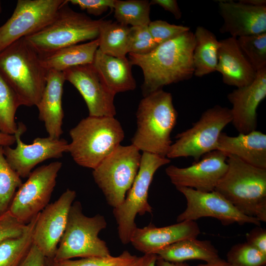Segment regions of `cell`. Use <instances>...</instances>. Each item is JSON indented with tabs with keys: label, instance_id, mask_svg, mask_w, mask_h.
<instances>
[{
	"label": "cell",
	"instance_id": "38",
	"mask_svg": "<svg viewBox=\"0 0 266 266\" xmlns=\"http://www.w3.org/2000/svg\"><path fill=\"white\" fill-rule=\"evenodd\" d=\"M27 228V224L20 222L8 210L0 215V243L8 238L21 236Z\"/></svg>",
	"mask_w": 266,
	"mask_h": 266
},
{
	"label": "cell",
	"instance_id": "21",
	"mask_svg": "<svg viewBox=\"0 0 266 266\" xmlns=\"http://www.w3.org/2000/svg\"><path fill=\"white\" fill-rule=\"evenodd\" d=\"M216 71L222 74L225 84L236 88L251 84L257 72L241 50L237 38L232 36L220 40Z\"/></svg>",
	"mask_w": 266,
	"mask_h": 266
},
{
	"label": "cell",
	"instance_id": "25",
	"mask_svg": "<svg viewBox=\"0 0 266 266\" xmlns=\"http://www.w3.org/2000/svg\"><path fill=\"white\" fill-rule=\"evenodd\" d=\"M158 257L170 262H184L199 260L210 262L220 258L218 250L209 240L197 237L188 238L175 242L158 251Z\"/></svg>",
	"mask_w": 266,
	"mask_h": 266
},
{
	"label": "cell",
	"instance_id": "36",
	"mask_svg": "<svg viewBox=\"0 0 266 266\" xmlns=\"http://www.w3.org/2000/svg\"><path fill=\"white\" fill-rule=\"evenodd\" d=\"M158 46L150 34L148 26L130 27L129 53L145 55Z\"/></svg>",
	"mask_w": 266,
	"mask_h": 266
},
{
	"label": "cell",
	"instance_id": "18",
	"mask_svg": "<svg viewBox=\"0 0 266 266\" xmlns=\"http://www.w3.org/2000/svg\"><path fill=\"white\" fill-rule=\"evenodd\" d=\"M266 97V68L256 72L254 81L249 85L237 88L228 94L232 105V123L239 133L246 134L256 130L257 110Z\"/></svg>",
	"mask_w": 266,
	"mask_h": 266
},
{
	"label": "cell",
	"instance_id": "5",
	"mask_svg": "<svg viewBox=\"0 0 266 266\" xmlns=\"http://www.w3.org/2000/svg\"><path fill=\"white\" fill-rule=\"evenodd\" d=\"M69 152L78 165L94 169L124 139L120 123L114 117L90 116L82 119L69 132Z\"/></svg>",
	"mask_w": 266,
	"mask_h": 266
},
{
	"label": "cell",
	"instance_id": "10",
	"mask_svg": "<svg viewBox=\"0 0 266 266\" xmlns=\"http://www.w3.org/2000/svg\"><path fill=\"white\" fill-rule=\"evenodd\" d=\"M232 120L231 109L227 107L215 105L207 109L191 128L176 135L166 158L191 157L198 161L205 154L216 150L219 136Z\"/></svg>",
	"mask_w": 266,
	"mask_h": 266
},
{
	"label": "cell",
	"instance_id": "11",
	"mask_svg": "<svg viewBox=\"0 0 266 266\" xmlns=\"http://www.w3.org/2000/svg\"><path fill=\"white\" fill-rule=\"evenodd\" d=\"M62 163L56 161L32 171L16 192L8 211L27 225L48 204Z\"/></svg>",
	"mask_w": 266,
	"mask_h": 266
},
{
	"label": "cell",
	"instance_id": "7",
	"mask_svg": "<svg viewBox=\"0 0 266 266\" xmlns=\"http://www.w3.org/2000/svg\"><path fill=\"white\" fill-rule=\"evenodd\" d=\"M106 226L103 216L98 214L88 217L83 213L81 202L74 201L53 260L57 263L74 258L111 255L106 243L99 237L100 232Z\"/></svg>",
	"mask_w": 266,
	"mask_h": 266
},
{
	"label": "cell",
	"instance_id": "42",
	"mask_svg": "<svg viewBox=\"0 0 266 266\" xmlns=\"http://www.w3.org/2000/svg\"><path fill=\"white\" fill-rule=\"evenodd\" d=\"M150 3L151 5H159L165 10L171 13L176 19H180L182 17V12L175 0H152Z\"/></svg>",
	"mask_w": 266,
	"mask_h": 266
},
{
	"label": "cell",
	"instance_id": "3",
	"mask_svg": "<svg viewBox=\"0 0 266 266\" xmlns=\"http://www.w3.org/2000/svg\"><path fill=\"white\" fill-rule=\"evenodd\" d=\"M47 72L41 58L24 37L0 52V74L21 105H37L46 85Z\"/></svg>",
	"mask_w": 266,
	"mask_h": 266
},
{
	"label": "cell",
	"instance_id": "35",
	"mask_svg": "<svg viewBox=\"0 0 266 266\" xmlns=\"http://www.w3.org/2000/svg\"><path fill=\"white\" fill-rule=\"evenodd\" d=\"M227 262L232 266H265L266 255L247 242L234 245L227 255Z\"/></svg>",
	"mask_w": 266,
	"mask_h": 266
},
{
	"label": "cell",
	"instance_id": "43",
	"mask_svg": "<svg viewBox=\"0 0 266 266\" xmlns=\"http://www.w3.org/2000/svg\"><path fill=\"white\" fill-rule=\"evenodd\" d=\"M157 259L156 254H144L134 266H156Z\"/></svg>",
	"mask_w": 266,
	"mask_h": 266
},
{
	"label": "cell",
	"instance_id": "37",
	"mask_svg": "<svg viewBox=\"0 0 266 266\" xmlns=\"http://www.w3.org/2000/svg\"><path fill=\"white\" fill-rule=\"evenodd\" d=\"M148 29L154 41L159 45L188 32L190 28L183 25L170 24L166 21H151Z\"/></svg>",
	"mask_w": 266,
	"mask_h": 266
},
{
	"label": "cell",
	"instance_id": "28",
	"mask_svg": "<svg viewBox=\"0 0 266 266\" xmlns=\"http://www.w3.org/2000/svg\"><path fill=\"white\" fill-rule=\"evenodd\" d=\"M130 27L117 21L102 20L100 27L99 50L117 58L129 53Z\"/></svg>",
	"mask_w": 266,
	"mask_h": 266
},
{
	"label": "cell",
	"instance_id": "48",
	"mask_svg": "<svg viewBox=\"0 0 266 266\" xmlns=\"http://www.w3.org/2000/svg\"><path fill=\"white\" fill-rule=\"evenodd\" d=\"M47 266H59L53 259L47 258Z\"/></svg>",
	"mask_w": 266,
	"mask_h": 266
},
{
	"label": "cell",
	"instance_id": "31",
	"mask_svg": "<svg viewBox=\"0 0 266 266\" xmlns=\"http://www.w3.org/2000/svg\"><path fill=\"white\" fill-rule=\"evenodd\" d=\"M20 101L0 74V132L14 135L17 130L15 114Z\"/></svg>",
	"mask_w": 266,
	"mask_h": 266
},
{
	"label": "cell",
	"instance_id": "12",
	"mask_svg": "<svg viewBox=\"0 0 266 266\" xmlns=\"http://www.w3.org/2000/svg\"><path fill=\"white\" fill-rule=\"evenodd\" d=\"M66 1L18 0L11 16L0 27V52L16 41L46 27Z\"/></svg>",
	"mask_w": 266,
	"mask_h": 266
},
{
	"label": "cell",
	"instance_id": "4",
	"mask_svg": "<svg viewBox=\"0 0 266 266\" xmlns=\"http://www.w3.org/2000/svg\"><path fill=\"white\" fill-rule=\"evenodd\" d=\"M228 169L215 190L242 214L266 222V169L228 155Z\"/></svg>",
	"mask_w": 266,
	"mask_h": 266
},
{
	"label": "cell",
	"instance_id": "29",
	"mask_svg": "<svg viewBox=\"0 0 266 266\" xmlns=\"http://www.w3.org/2000/svg\"><path fill=\"white\" fill-rule=\"evenodd\" d=\"M38 215L27 224L22 235L0 243V266H20L23 263L33 245V232Z\"/></svg>",
	"mask_w": 266,
	"mask_h": 266
},
{
	"label": "cell",
	"instance_id": "32",
	"mask_svg": "<svg viewBox=\"0 0 266 266\" xmlns=\"http://www.w3.org/2000/svg\"><path fill=\"white\" fill-rule=\"evenodd\" d=\"M21 178L9 166L0 146V215L7 212L17 189L22 184Z\"/></svg>",
	"mask_w": 266,
	"mask_h": 266
},
{
	"label": "cell",
	"instance_id": "14",
	"mask_svg": "<svg viewBox=\"0 0 266 266\" xmlns=\"http://www.w3.org/2000/svg\"><path fill=\"white\" fill-rule=\"evenodd\" d=\"M26 131V126L19 122L14 134L16 146L3 147L7 162L21 178L28 177L38 164L47 159L59 158L64 153L68 152V143L63 138L36 137L32 144H25L21 137Z\"/></svg>",
	"mask_w": 266,
	"mask_h": 266
},
{
	"label": "cell",
	"instance_id": "8",
	"mask_svg": "<svg viewBox=\"0 0 266 266\" xmlns=\"http://www.w3.org/2000/svg\"><path fill=\"white\" fill-rule=\"evenodd\" d=\"M170 162L166 157L142 152L137 174L125 200L113 210L118 236L123 244L130 243L131 235L137 228L135 223L136 215L152 213V207L148 201L150 186L156 171Z\"/></svg>",
	"mask_w": 266,
	"mask_h": 266
},
{
	"label": "cell",
	"instance_id": "26",
	"mask_svg": "<svg viewBox=\"0 0 266 266\" xmlns=\"http://www.w3.org/2000/svg\"><path fill=\"white\" fill-rule=\"evenodd\" d=\"M99 46L98 38L84 43L69 46L41 58L42 65L46 70L63 72L75 66L92 64Z\"/></svg>",
	"mask_w": 266,
	"mask_h": 266
},
{
	"label": "cell",
	"instance_id": "34",
	"mask_svg": "<svg viewBox=\"0 0 266 266\" xmlns=\"http://www.w3.org/2000/svg\"><path fill=\"white\" fill-rule=\"evenodd\" d=\"M139 258L126 250L117 256L93 257L56 263L59 266H134Z\"/></svg>",
	"mask_w": 266,
	"mask_h": 266
},
{
	"label": "cell",
	"instance_id": "16",
	"mask_svg": "<svg viewBox=\"0 0 266 266\" xmlns=\"http://www.w3.org/2000/svg\"><path fill=\"white\" fill-rule=\"evenodd\" d=\"M63 72L66 81L72 84L84 99L89 116L114 117L115 94L107 87L93 64L71 67Z\"/></svg>",
	"mask_w": 266,
	"mask_h": 266
},
{
	"label": "cell",
	"instance_id": "22",
	"mask_svg": "<svg viewBox=\"0 0 266 266\" xmlns=\"http://www.w3.org/2000/svg\"><path fill=\"white\" fill-rule=\"evenodd\" d=\"M65 81L63 72L47 70L46 85L36 106L39 112V118L44 123L48 136L53 138H60L63 133L62 96Z\"/></svg>",
	"mask_w": 266,
	"mask_h": 266
},
{
	"label": "cell",
	"instance_id": "33",
	"mask_svg": "<svg viewBox=\"0 0 266 266\" xmlns=\"http://www.w3.org/2000/svg\"><path fill=\"white\" fill-rule=\"evenodd\" d=\"M239 46L257 72L266 68V33L237 38Z\"/></svg>",
	"mask_w": 266,
	"mask_h": 266
},
{
	"label": "cell",
	"instance_id": "46",
	"mask_svg": "<svg viewBox=\"0 0 266 266\" xmlns=\"http://www.w3.org/2000/svg\"><path fill=\"white\" fill-rule=\"evenodd\" d=\"M197 266H229V264L226 261L220 258L205 264H200Z\"/></svg>",
	"mask_w": 266,
	"mask_h": 266
},
{
	"label": "cell",
	"instance_id": "19",
	"mask_svg": "<svg viewBox=\"0 0 266 266\" xmlns=\"http://www.w3.org/2000/svg\"><path fill=\"white\" fill-rule=\"evenodd\" d=\"M218 6L224 21L220 33L236 38L266 33V6L228 0L219 1Z\"/></svg>",
	"mask_w": 266,
	"mask_h": 266
},
{
	"label": "cell",
	"instance_id": "41",
	"mask_svg": "<svg viewBox=\"0 0 266 266\" xmlns=\"http://www.w3.org/2000/svg\"><path fill=\"white\" fill-rule=\"evenodd\" d=\"M20 266H47V258L33 244Z\"/></svg>",
	"mask_w": 266,
	"mask_h": 266
},
{
	"label": "cell",
	"instance_id": "47",
	"mask_svg": "<svg viewBox=\"0 0 266 266\" xmlns=\"http://www.w3.org/2000/svg\"><path fill=\"white\" fill-rule=\"evenodd\" d=\"M239 2L254 6H266V0H241Z\"/></svg>",
	"mask_w": 266,
	"mask_h": 266
},
{
	"label": "cell",
	"instance_id": "45",
	"mask_svg": "<svg viewBox=\"0 0 266 266\" xmlns=\"http://www.w3.org/2000/svg\"><path fill=\"white\" fill-rule=\"evenodd\" d=\"M156 266H191L184 262H170L166 261L158 257Z\"/></svg>",
	"mask_w": 266,
	"mask_h": 266
},
{
	"label": "cell",
	"instance_id": "49",
	"mask_svg": "<svg viewBox=\"0 0 266 266\" xmlns=\"http://www.w3.org/2000/svg\"><path fill=\"white\" fill-rule=\"evenodd\" d=\"M229 266H231V265H230L229 264Z\"/></svg>",
	"mask_w": 266,
	"mask_h": 266
},
{
	"label": "cell",
	"instance_id": "2",
	"mask_svg": "<svg viewBox=\"0 0 266 266\" xmlns=\"http://www.w3.org/2000/svg\"><path fill=\"white\" fill-rule=\"evenodd\" d=\"M177 117L170 93L160 89L144 96L137 110V128L132 144L142 152L166 157Z\"/></svg>",
	"mask_w": 266,
	"mask_h": 266
},
{
	"label": "cell",
	"instance_id": "20",
	"mask_svg": "<svg viewBox=\"0 0 266 266\" xmlns=\"http://www.w3.org/2000/svg\"><path fill=\"white\" fill-rule=\"evenodd\" d=\"M200 233L194 221H184L170 226L156 227L150 224L136 228L132 233L130 243L144 254H156L158 251L184 239L197 237Z\"/></svg>",
	"mask_w": 266,
	"mask_h": 266
},
{
	"label": "cell",
	"instance_id": "23",
	"mask_svg": "<svg viewBox=\"0 0 266 266\" xmlns=\"http://www.w3.org/2000/svg\"><path fill=\"white\" fill-rule=\"evenodd\" d=\"M216 150L233 155L253 166L266 169V135L257 130L232 136L222 132Z\"/></svg>",
	"mask_w": 266,
	"mask_h": 266
},
{
	"label": "cell",
	"instance_id": "39",
	"mask_svg": "<svg viewBox=\"0 0 266 266\" xmlns=\"http://www.w3.org/2000/svg\"><path fill=\"white\" fill-rule=\"evenodd\" d=\"M115 0H71V4L77 5L88 13L99 16L109 8L113 9Z\"/></svg>",
	"mask_w": 266,
	"mask_h": 266
},
{
	"label": "cell",
	"instance_id": "9",
	"mask_svg": "<svg viewBox=\"0 0 266 266\" xmlns=\"http://www.w3.org/2000/svg\"><path fill=\"white\" fill-rule=\"evenodd\" d=\"M141 158L140 151L133 145H120L93 169L94 181L113 208L125 200L137 174Z\"/></svg>",
	"mask_w": 266,
	"mask_h": 266
},
{
	"label": "cell",
	"instance_id": "15",
	"mask_svg": "<svg viewBox=\"0 0 266 266\" xmlns=\"http://www.w3.org/2000/svg\"><path fill=\"white\" fill-rule=\"evenodd\" d=\"M76 196L75 191L67 189L38 215L33 232V244L47 258L53 259L55 256Z\"/></svg>",
	"mask_w": 266,
	"mask_h": 266
},
{
	"label": "cell",
	"instance_id": "6",
	"mask_svg": "<svg viewBox=\"0 0 266 266\" xmlns=\"http://www.w3.org/2000/svg\"><path fill=\"white\" fill-rule=\"evenodd\" d=\"M60 9L53 21L41 31L25 38L41 58L63 48L99 37L102 19L93 20L68 6Z\"/></svg>",
	"mask_w": 266,
	"mask_h": 266
},
{
	"label": "cell",
	"instance_id": "13",
	"mask_svg": "<svg viewBox=\"0 0 266 266\" xmlns=\"http://www.w3.org/2000/svg\"><path fill=\"white\" fill-rule=\"evenodd\" d=\"M176 188L184 195L187 201L186 208L177 216V222L195 221L202 217H212L219 220L224 226L234 223L261 226L259 220L242 214L215 191L202 192L187 187Z\"/></svg>",
	"mask_w": 266,
	"mask_h": 266
},
{
	"label": "cell",
	"instance_id": "17",
	"mask_svg": "<svg viewBox=\"0 0 266 266\" xmlns=\"http://www.w3.org/2000/svg\"><path fill=\"white\" fill-rule=\"evenodd\" d=\"M227 156L214 150L204 155L201 159L190 166L179 167L170 165L166 173L177 187H187L202 192H210L215 189L228 169Z\"/></svg>",
	"mask_w": 266,
	"mask_h": 266
},
{
	"label": "cell",
	"instance_id": "24",
	"mask_svg": "<svg viewBox=\"0 0 266 266\" xmlns=\"http://www.w3.org/2000/svg\"><path fill=\"white\" fill-rule=\"evenodd\" d=\"M109 89L117 93L133 90L136 82L132 72V64L126 58L105 54L99 49L93 64Z\"/></svg>",
	"mask_w": 266,
	"mask_h": 266
},
{
	"label": "cell",
	"instance_id": "30",
	"mask_svg": "<svg viewBox=\"0 0 266 266\" xmlns=\"http://www.w3.org/2000/svg\"><path fill=\"white\" fill-rule=\"evenodd\" d=\"M150 2L146 0H115L113 8L116 21L131 27L148 26Z\"/></svg>",
	"mask_w": 266,
	"mask_h": 266
},
{
	"label": "cell",
	"instance_id": "1",
	"mask_svg": "<svg viewBox=\"0 0 266 266\" xmlns=\"http://www.w3.org/2000/svg\"><path fill=\"white\" fill-rule=\"evenodd\" d=\"M194 33L190 31L159 45L145 55L129 53L132 65L142 70L144 96L164 86L191 78L194 73Z\"/></svg>",
	"mask_w": 266,
	"mask_h": 266
},
{
	"label": "cell",
	"instance_id": "44",
	"mask_svg": "<svg viewBox=\"0 0 266 266\" xmlns=\"http://www.w3.org/2000/svg\"><path fill=\"white\" fill-rule=\"evenodd\" d=\"M16 143L14 135L9 134L0 132V146H10Z\"/></svg>",
	"mask_w": 266,
	"mask_h": 266
},
{
	"label": "cell",
	"instance_id": "40",
	"mask_svg": "<svg viewBox=\"0 0 266 266\" xmlns=\"http://www.w3.org/2000/svg\"><path fill=\"white\" fill-rule=\"evenodd\" d=\"M246 242L266 255V230L257 226L246 235Z\"/></svg>",
	"mask_w": 266,
	"mask_h": 266
},
{
	"label": "cell",
	"instance_id": "27",
	"mask_svg": "<svg viewBox=\"0 0 266 266\" xmlns=\"http://www.w3.org/2000/svg\"><path fill=\"white\" fill-rule=\"evenodd\" d=\"M194 33V75L202 77L216 71L220 41L212 32L202 26L197 27Z\"/></svg>",
	"mask_w": 266,
	"mask_h": 266
}]
</instances>
